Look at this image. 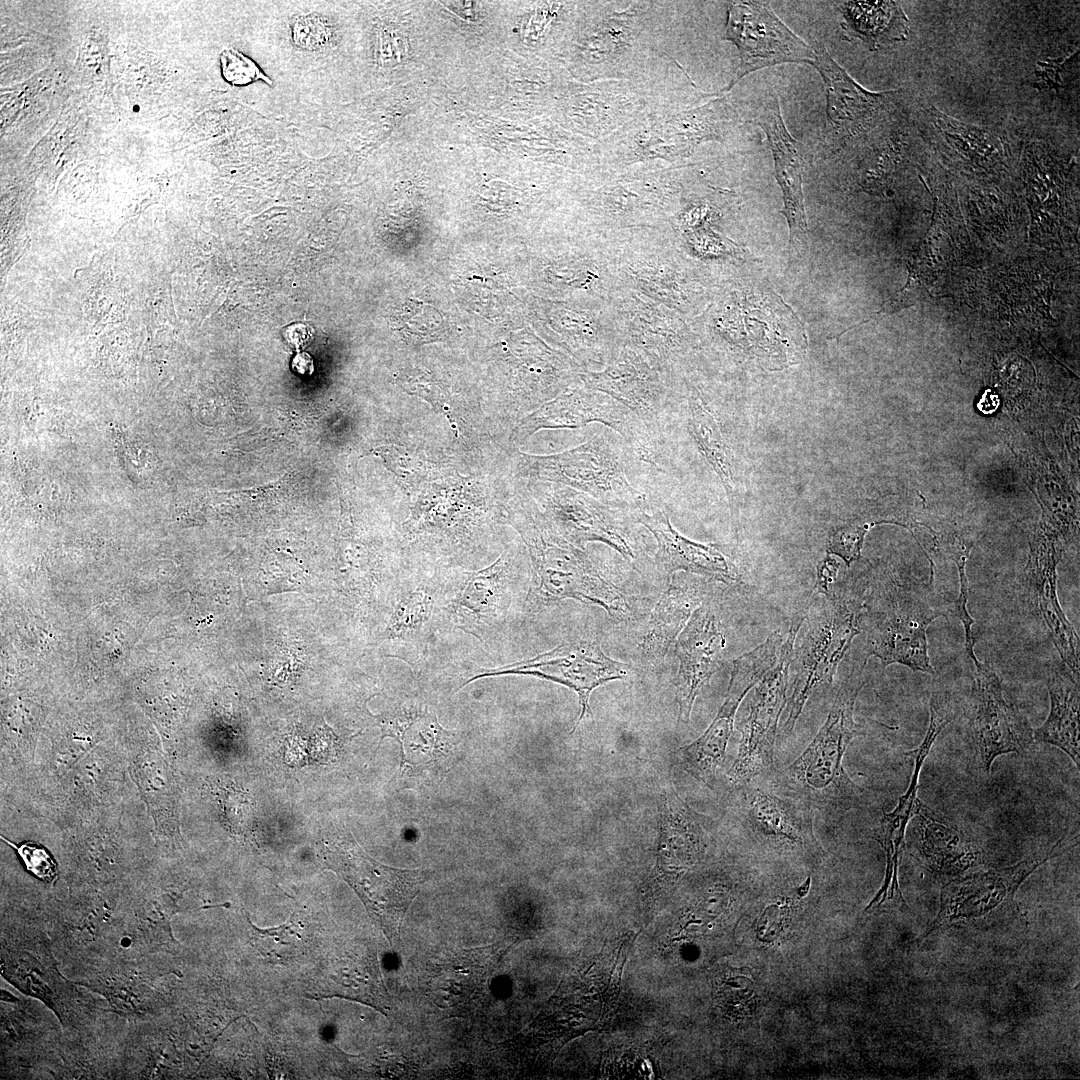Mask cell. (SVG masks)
<instances>
[{"instance_id":"obj_33","label":"cell","mask_w":1080,"mask_h":1080,"mask_svg":"<svg viewBox=\"0 0 1080 1080\" xmlns=\"http://www.w3.org/2000/svg\"><path fill=\"white\" fill-rule=\"evenodd\" d=\"M920 848L927 863L941 872L962 871L981 859L980 848L963 832L946 824L923 804Z\"/></svg>"},{"instance_id":"obj_10","label":"cell","mask_w":1080,"mask_h":1080,"mask_svg":"<svg viewBox=\"0 0 1080 1080\" xmlns=\"http://www.w3.org/2000/svg\"><path fill=\"white\" fill-rule=\"evenodd\" d=\"M607 308L623 346L641 355L672 382L692 347L679 313L634 290L615 286Z\"/></svg>"},{"instance_id":"obj_30","label":"cell","mask_w":1080,"mask_h":1080,"mask_svg":"<svg viewBox=\"0 0 1080 1080\" xmlns=\"http://www.w3.org/2000/svg\"><path fill=\"white\" fill-rule=\"evenodd\" d=\"M925 115L929 138L943 157L981 168L1003 162L1002 143L988 129L953 119L934 107L925 110Z\"/></svg>"},{"instance_id":"obj_36","label":"cell","mask_w":1080,"mask_h":1080,"mask_svg":"<svg viewBox=\"0 0 1080 1080\" xmlns=\"http://www.w3.org/2000/svg\"><path fill=\"white\" fill-rule=\"evenodd\" d=\"M223 78L235 86H245L255 81L272 85V80L248 56L234 48H226L220 54Z\"/></svg>"},{"instance_id":"obj_43","label":"cell","mask_w":1080,"mask_h":1080,"mask_svg":"<svg viewBox=\"0 0 1080 1080\" xmlns=\"http://www.w3.org/2000/svg\"><path fill=\"white\" fill-rule=\"evenodd\" d=\"M285 338L291 346L300 349L301 347L306 345V343L310 339L309 327L299 323L292 324L287 327L285 331Z\"/></svg>"},{"instance_id":"obj_32","label":"cell","mask_w":1080,"mask_h":1080,"mask_svg":"<svg viewBox=\"0 0 1080 1080\" xmlns=\"http://www.w3.org/2000/svg\"><path fill=\"white\" fill-rule=\"evenodd\" d=\"M844 35L875 51L886 44L906 40L909 21L901 5L894 1L840 2Z\"/></svg>"},{"instance_id":"obj_5","label":"cell","mask_w":1080,"mask_h":1080,"mask_svg":"<svg viewBox=\"0 0 1080 1080\" xmlns=\"http://www.w3.org/2000/svg\"><path fill=\"white\" fill-rule=\"evenodd\" d=\"M320 854L326 868L356 892L390 943L397 940L409 906L432 871L382 864L369 856L352 836L323 842Z\"/></svg>"},{"instance_id":"obj_35","label":"cell","mask_w":1080,"mask_h":1080,"mask_svg":"<svg viewBox=\"0 0 1080 1080\" xmlns=\"http://www.w3.org/2000/svg\"><path fill=\"white\" fill-rule=\"evenodd\" d=\"M751 985L752 982L741 970L726 967L715 979V998L722 1009L736 1015L752 998Z\"/></svg>"},{"instance_id":"obj_37","label":"cell","mask_w":1080,"mask_h":1080,"mask_svg":"<svg viewBox=\"0 0 1080 1080\" xmlns=\"http://www.w3.org/2000/svg\"><path fill=\"white\" fill-rule=\"evenodd\" d=\"M967 557L968 554L965 553L959 554L955 557L959 575V594L957 600L954 602L953 612L964 628L965 652L967 656L971 659L973 664H975L978 662V659L974 652V647L978 640L973 631V625L975 621L970 616L968 611L969 583L966 574Z\"/></svg>"},{"instance_id":"obj_13","label":"cell","mask_w":1080,"mask_h":1080,"mask_svg":"<svg viewBox=\"0 0 1080 1080\" xmlns=\"http://www.w3.org/2000/svg\"><path fill=\"white\" fill-rule=\"evenodd\" d=\"M783 641L780 631H775L733 661L726 696L713 721L696 740L677 751L684 768L696 779L707 785L714 779L725 760L738 707L775 665Z\"/></svg>"},{"instance_id":"obj_40","label":"cell","mask_w":1080,"mask_h":1080,"mask_svg":"<svg viewBox=\"0 0 1080 1080\" xmlns=\"http://www.w3.org/2000/svg\"><path fill=\"white\" fill-rule=\"evenodd\" d=\"M295 43L303 48H317L327 39V30L316 17H300L293 24Z\"/></svg>"},{"instance_id":"obj_24","label":"cell","mask_w":1080,"mask_h":1080,"mask_svg":"<svg viewBox=\"0 0 1080 1080\" xmlns=\"http://www.w3.org/2000/svg\"><path fill=\"white\" fill-rule=\"evenodd\" d=\"M659 806L655 873L660 880L673 881L699 861L709 835L699 814L673 788L664 791Z\"/></svg>"},{"instance_id":"obj_16","label":"cell","mask_w":1080,"mask_h":1080,"mask_svg":"<svg viewBox=\"0 0 1080 1080\" xmlns=\"http://www.w3.org/2000/svg\"><path fill=\"white\" fill-rule=\"evenodd\" d=\"M627 665L608 657L594 642L580 641L561 644L530 659L499 668L482 669L462 686L480 678L499 675H531L562 684L579 697L580 714L572 732L587 714H591L589 697L594 689L627 675Z\"/></svg>"},{"instance_id":"obj_23","label":"cell","mask_w":1080,"mask_h":1080,"mask_svg":"<svg viewBox=\"0 0 1080 1080\" xmlns=\"http://www.w3.org/2000/svg\"><path fill=\"white\" fill-rule=\"evenodd\" d=\"M1057 562L1053 546L1038 539L1026 567L1025 586L1031 608L1043 621L1063 664L1079 677V637L1059 603Z\"/></svg>"},{"instance_id":"obj_18","label":"cell","mask_w":1080,"mask_h":1080,"mask_svg":"<svg viewBox=\"0 0 1080 1080\" xmlns=\"http://www.w3.org/2000/svg\"><path fill=\"white\" fill-rule=\"evenodd\" d=\"M726 39L737 46L741 60L732 85L764 67L790 62L811 64L815 59L814 49L791 31L766 2L730 3Z\"/></svg>"},{"instance_id":"obj_11","label":"cell","mask_w":1080,"mask_h":1080,"mask_svg":"<svg viewBox=\"0 0 1080 1080\" xmlns=\"http://www.w3.org/2000/svg\"><path fill=\"white\" fill-rule=\"evenodd\" d=\"M617 286L639 292L679 314H686L694 293L674 245L664 237L604 238Z\"/></svg>"},{"instance_id":"obj_45","label":"cell","mask_w":1080,"mask_h":1080,"mask_svg":"<svg viewBox=\"0 0 1080 1080\" xmlns=\"http://www.w3.org/2000/svg\"><path fill=\"white\" fill-rule=\"evenodd\" d=\"M985 404H988L989 406L988 413L993 412L998 405L997 395L993 394L990 390L986 391L985 394L982 396L981 405L979 406L981 407Z\"/></svg>"},{"instance_id":"obj_39","label":"cell","mask_w":1080,"mask_h":1080,"mask_svg":"<svg viewBox=\"0 0 1080 1080\" xmlns=\"http://www.w3.org/2000/svg\"><path fill=\"white\" fill-rule=\"evenodd\" d=\"M1 838L16 849L28 871L45 882L55 880L58 873L57 864L45 848L33 842H25L20 846H16L6 838Z\"/></svg>"},{"instance_id":"obj_14","label":"cell","mask_w":1080,"mask_h":1080,"mask_svg":"<svg viewBox=\"0 0 1080 1080\" xmlns=\"http://www.w3.org/2000/svg\"><path fill=\"white\" fill-rule=\"evenodd\" d=\"M742 830L753 843L772 851L803 855L817 852L820 844L814 812L801 801L778 791L768 777L734 788Z\"/></svg>"},{"instance_id":"obj_15","label":"cell","mask_w":1080,"mask_h":1080,"mask_svg":"<svg viewBox=\"0 0 1080 1080\" xmlns=\"http://www.w3.org/2000/svg\"><path fill=\"white\" fill-rule=\"evenodd\" d=\"M581 384L611 396L627 407L666 445V430L674 404L672 383L646 359L622 346L600 371H584Z\"/></svg>"},{"instance_id":"obj_44","label":"cell","mask_w":1080,"mask_h":1080,"mask_svg":"<svg viewBox=\"0 0 1080 1080\" xmlns=\"http://www.w3.org/2000/svg\"><path fill=\"white\" fill-rule=\"evenodd\" d=\"M292 370L302 376L311 375L314 371L313 359L306 352H298L291 362Z\"/></svg>"},{"instance_id":"obj_29","label":"cell","mask_w":1080,"mask_h":1080,"mask_svg":"<svg viewBox=\"0 0 1080 1080\" xmlns=\"http://www.w3.org/2000/svg\"><path fill=\"white\" fill-rule=\"evenodd\" d=\"M674 382L673 388L685 399L687 428L698 450L722 481L728 496H735V455L718 418L700 389L687 377Z\"/></svg>"},{"instance_id":"obj_25","label":"cell","mask_w":1080,"mask_h":1080,"mask_svg":"<svg viewBox=\"0 0 1080 1080\" xmlns=\"http://www.w3.org/2000/svg\"><path fill=\"white\" fill-rule=\"evenodd\" d=\"M752 122L765 132L771 147L775 176L783 194L782 213L790 229L789 247L796 249L797 246H805L807 220L802 190V157L784 124L779 99L773 98L763 105Z\"/></svg>"},{"instance_id":"obj_9","label":"cell","mask_w":1080,"mask_h":1080,"mask_svg":"<svg viewBox=\"0 0 1080 1080\" xmlns=\"http://www.w3.org/2000/svg\"><path fill=\"white\" fill-rule=\"evenodd\" d=\"M804 618L792 620L775 665L754 686L748 713L739 725L741 739L737 756L728 771L733 788L776 771L775 745L779 719L787 702L790 665L794 642Z\"/></svg>"},{"instance_id":"obj_19","label":"cell","mask_w":1080,"mask_h":1080,"mask_svg":"<svg viewBox=\"0 0 1080 1080\" xmlns=\"http://www.w3.org/2000/svg\"><path fill=\"white\" fill-rule=\"evenodd\" d=\"M930 719L924 739L913 752L914 769L909 786L899 797L896 807L891 812H883L878 827L872 838L881 846L886 856V869L883 884L870 901L865 911L878 909L887 901L905 902L898 880L899 865L904 850L906 828L909 821L918 814L922 803L918 799L919 777L922 766L937 736L952 721L954 715L950 705L940 694H934L930 700Z\"/></svg>"},{"instance_id":"obj_26","label":"cell","mask_w":1080,"mask_h":1080,"mask_svg":"<svg viewBox=\"0 0 1080 1080\" xmlns=\"http://www.w3.org/2000/svg\"><path fill=\"white\" fill-rule=\"evenodd\" d=\"M371 716L381 729L380 743L385 737L400 743L406 769L437 766L447 760L458 743L456 732L445 729L427 708H400Z\"/></svg>"},{"instance_id":"obj_42","label":"cell","mask_w":1080,"mask_h":1080,"mask_svg":"<svg viewBox=\"0 0 1080 1080\" xmlns=\"http://www.w3.org/2000/svg\"><path fill=\"white\" fill-rule=\"evenodd\" d=\"M838 572V563L828 556L819 566L815 589L825 596L830 595L831 586L834 584Z\"/></svg>"},{"instance_id":"obj_1","label":"cell","mask_w":1080,"mask_h":1080,"mask_svg":"<svg viewBox=\"0 0 1080 1080\" xmlns=\"http://www.w3.org/2000/svg\"><path fill=\"white\" fill-rule=\"evenodd\" d=\"M864 664L841 682L825 723L805 750L788 766L768 776L781 793L806 804L826 818H839L862 801L864 790L847 774L844 756L860 735L855 703L866 684Z\"/></svg>"},{"instance_id":"obj_6","label":"cell","mask_w":1080,"mask_h":1080,"mask_svg":"<svg viewBox=\"0 0 1080 1080\" xmlns=\"http://www.w3.org/2000/svg\"><path fill=\"white\" fill-rule=\"evenodd\" d=\"M929 592L925 588L897 584L887 589L877 605L864 608L867 658L875 656L883 667L897 663L914 672L934 674L928 654L927 629L946 613L930 600Z\"/></svg>"},{"instance_id":"obj_12","label":"cell","mask_w":1080,"mask_h":1080,"mask_svg":"<svg viewBox=\"0 0 1080 1080\" xmlns=\"http://www.w3.org/2000/svg\"><path fill=\"white\" fill-rule=\"evenodd\" d=\"M512 562L502 554L487 567L441 581L438 620L487 644L503 625L511 603Z\"/></svg>"},{"instance_id":"obj_20","label":"cell","mask_w":1080,"mask_h":1080,"mask_svg":"<svg viewBox=\"0 0 1080 1080\" xmlns=\"http://www.w3.org/2000/svg\"><path fill=\"white\" fill-rule=\"evenodd\" d=\"M632 513L607 505L578 490L562 487L547 498L545 520L561 537L577 547L601 542L628 560L636 550L625 521Z\"/></svg>"},{"instance_id":"obj_41","label":"cell","mask_w":1080,"mask_h":1080,"mask_svg":"<svg viewBox=\"0 0 1080 1080\" xmlns=\"http://www.w3.org/2000/svg\"><path fill=\"white\" fill-rule=\"evenodd\" d=\"M1067 59L1068 57L1063 59H1047L1038 62L1036 73L1039 80L1037 84L1044 88H1054L1059 86L1061 84L1060 72Z\"/></svg>"},{"instance_id":"obj_27","label":"cell","mask_w":1080,"mask_h":1080,"mask_svg":"<svg viewBox=\"0 0 1080 1080\" xmlns=\"http://www.w3.org/2000/svg\"><path fill=\"white\" fill-rule=\"evenodd\" d=\"M439 579L418 581L404 586L396 595L382 635V641L397 642L401 659L410 666H420L438 620Z\"/></svg>"},{"instance_id":"obj_22","label":"cell","mask_w":1080,"mask_h":1080,"mask_svg":"<svg viewBox=\"0 0 1080 1080\" xmlns=\"http://www.w3.org/2000/svg\"><path fill=\"white\" fill-rule=\"evenodd\" d=\"M813 49L815 59L811 65L824 81L827 118L835 132L855 136L872 129L884 113L891 93L864 89L831 57L822 43H816Z\"/></svg>"},{"instance_id":"obj_7","label":"cell","mask_w":1080,"mask_h":1080,"mask_svg":"<svg viewBox=\"0 0 1080 1080\" xmlns=\"http://www.w3.org/2000/svg\"><path fill=\"white\" fill-rule=\"evenodd\" d=\"M1064 838L1040 849L1024 860L1004 868L962 876L946 883L940 893V907L922 940L942 927H982L1012 915L1015 895L1021 884L1039 866L1060 854Z\"/></svg>"},{"instance_id":"obj_3","label":"cell","mask_w":1080,"mask_h":1080,"mask_svg":"<svg viewBox=\"0 0 1080 1080\" xmlns=\"http://www.w3.org/2000/svg\"><path fill=\"white\" fill-rule=\"evenodd\" d=\"M638 461L624 440L611 431L599 432L582 444L549 456L524 454L522 470L586 493L632 514L649 508L646 495L630 482V465Z\"/></svg>"},{"instance_id":"obj_38","label":"cell","mask_w":1080,"mask_h":1080,"mask_svg":"<svg viewBox=\"0 0 1080 1080\" xmlns=\"http://www.w3.org/2000/svg\"><path fill=\"white\" fill-rule=\"evenodd\" d=\"M869 525L854 521L838 527L831 535L828 551L843 559L847 566L858 560Z\"/></svg>"},{"instance_id":"obj_34","label":"cell","mask_w":1080,"mask_h":1080,"mask_svg":"<svg viewBox=\"0 0 1080 1080\" xmlns=\"http://www.w3.org/2000/svg\"><path fill=\"white\" fill-rule=\"evenodd\" d=\"M698 595L684 585L671 584L651 615L642 647L649 660L662 659L698 606Z\"/></svg>"},{"instance_id":"obj_31","label":"cell","mask_w":1080,"mask_h":1080,"mask_svg":"<svg viewBox=\"0 0 1080 1080\" xmlns=\"http://www.w3.org/2000/svg\"><path fill=\"white\" fill-rule=\"evenodd\" d=\"M1047 689L1050 711L1046 721L1033 731L1034 741L1060 748L1079 768V677L1062 664L1049 673Z\"/></svg>"},{"instance_id":"obj_4","label":"cell","mask_w":1080,"mask_h":1080,"mask_svg":"<svg viewBox=\"0 0 1080 1080\" xmlns=\"http://www.w3.org/2000/svg\"><path fill=\"white\" fill-rule=\"evenodd\" d=\"M863 618L862 605L831 594L811 608L808 630L792 657L791 693L778 734L789 736L814 691L833 682L842 658L862 630Z\"/></svg>"},{"instance_id":"obj_8","label":"cell","mask_w":1080,"mask_h":1080,"mask_svg":"<svg viewBox=\"0 0 1080 1080\" xmlns=\"http://www.w3.org/2000/svg\"><path fill=\"white\" fill-rule=\"evenodd\" d=\"M590 423L603 424L617 433L638 461L659 467L666 458L665 444L627 407L581 382L524 418L514 431V440L522 443L540 429H574Z\"/></svg>"},{"instance_id":"obj_2","label":"cell","mask_w":1080,"mask_h":1080,"mask_svg":"<svg viewBox=\"0 0 1080 1080\" xmlns=\"http://www.w3.org/2000/svg\"><path fill=\"white\" fill-rule=\"evenodd\" d=\"M508 523L519 533L530 556L529 608L536 611L570 598L598 605L618 619L627 615L628 606L619 589L605 578L584 548L554 531L531 502H516Z\"/></svg>"},{"instance_id":"obj_17","label":"cell","mask_w":1080,"mask_h":1080,"mask_svg":"<svg viewBox=\"0 0 1080 1080\" xmlns=\"http://www.w3.org/2000/svg\"><path fill=\"white\" fill-rule=\"evenodd\" d=\"M974 665L970 728L981 766L989 774L998 756L1027 754L1035 741L1027 717L1005 700L997 673L985 663Z\"/></svg>"},{"instance_id":"obj_21","label":"cell","mask_w":1080,"mask_h":1080,"mask_svg":"<svg viewBox=\"0 0 1080 1080\" xmlns=\"http://www.w3.org/2000/svg\"><path fill=\"white\" fill-rule=\"evenodd\" d=\"M725 642L712 610L706 605L695 609L675 646L679 660L676 697L680 721L687 723L690 720L699 692L720 668Z\"/></svg>"},{"instance_id":"obj_28","label":"cell","mask_w":1080,"mask_h":1080,"mask_svg":"<svg viewBox=\"0 0 1080 1080\" xmlns=\"http://www.w3.org/2000/svg\"><path fill=\"white\" fill-rule=\"evenodd\" d=\"M650 508L636 512L633 518L645 526L657 541L656 558L669 574L686 571L722 581L738 582L740 575L718 546L694 542L681 535L670 523L667 514Z\"/></svg>"}]
</instances>
